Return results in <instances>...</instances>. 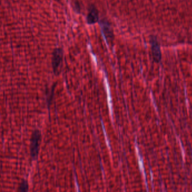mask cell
Listing matches in <instances>:
<instances>
[{"label": "cell", "instance_id": "obj_1", "mask_svg": "<svg viewBox=\"0 0 192 192\" xmlns=\"http://www.w3.org/2000/svg\"><path fill=\"white\" fill-rule=\"evenodd\" d=\"M41 134L38 130H35L33 131L31 137V155L33 160H36L38 156L39 150V141L41 140Z\"/></svg>", "mask_w": 192, "mask_h": 192}, {"label": "cell", "instance_id": "obj_2", "mask_svg": "<svg viewBox=\"0 0 192 192\" xmlns=\"http://www.w3.org/2000/svg\"><path fill=\"white\" fill-rule=\"evenodd\" d=\"M63 59V51L61 49H56L52 55V65L55 73L59 72V69L62 64Z\"/></svg>", "mask_w": 192, "mask_h": 192}, {"label": "cell", "instance_id": "obj_3", "mask_svg": "<svg viewBox=\"0 0 192 192\" xmlns=\"http://www.w3.org/2000/svg\"><path fill=\"white\" fill-rule=\"evenodd\" d=\"M99 14L98 11L95 7L92 6L89 10L88 15L87 16V23L88 24H94L98 22Z\"/></svg>", "mask_w": 192, "mask_h": 192}, {"label": "cell", "instance_id": "obj_4", "mask_svg": "<svg viewBox=\"0 0 192 192\" xmlns=\"http://www.w3.org/2000/svg\"><path fill=\"white\" fill-rule=\"evenodd\" d=\"M101 25L105 37L107 39H112L113 37V33L109 24L105 21H102Z\"/></svg>", "mask_w": 192, "mask_h": 192}, {"label": "cell", "instance_id": "obj_5", "mask_svg": "<svg viewBox=\"0 0 192 192\" xmlns=\"http://www.w3.org/2000/svg\"><path fill=\"white\" fill-rule=\"evenodd\" d=\"M152 52H153V57L156 61H160L161 57L160 46L156 41H152Z\"/></svg>", "mask_w": 192, "mask_h": 192}, {"label": "cell", "instance_id": "obj_6", "mask_svg": "<svg viewBox=\"0 0 192 192\" xmlns=\"http://www.w3.org/2000/svg\"><path fill=\"white\" fill-rule=\"evenodd\" d=\"M18 190L19 192H27L28 190V184L26 180H23L20 183Z\"/></svg>", "mask_w": 192, "mask_h": 192}]
</instances>
